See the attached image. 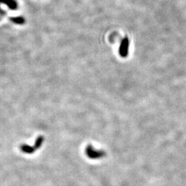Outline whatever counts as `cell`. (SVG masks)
Listing matches in <instances>:
<instances>
[{
	"label": "cell",
	"mask_w": 186,
	"mask_h": 186,
	"mask_svg": "<svg viewBox=\"0 0 186 186\" xmlns=\"http://www.w3.org/2000/svg\"><path fill=\"white\" fill-rule=\"evenodd\" d=\"M86 156L90 159H98L106 156V153L103 151H96L92 145H88L86 148Z\"/></svg>",
	"instance_id": "obj_1"
},
{
	"label": "cell",
	"mask_w": 186,
	"mask_h": 186,
	"mask_svg": "<svg viewBox=\"0 0 186 186\" xmlns=\"http://www.w3.org/2000/svg\"><path fill=\"white\" fill-rule=\"evenodd\" d=\"M129 42L127 38H125L122 40L119 47V54L121 57H126L128 54V49H129Z\"/></svg>",
	"instance_id": "obj_3"
},
{
	"label": "cell",
	"mask_w": 186,
	"mask_h": 186,
	"mask_svg": "<svg viewBox=\"0 0 186 186\" xmlns=\"http://www.w3.org/2000/svg\"><path fill=\"white\" fill-rule=\"evenodd\" d=\"M43 140H44V137H39L37 139V141H36L35 147H34V148H31L30 147L25 145V146H23L22 148H21V149H22V151H24V152L33 153L36 149H37V148H39L40 146H41Z\"/></svg>",
	"instance_id": "obj_2"
}]
</instances>
